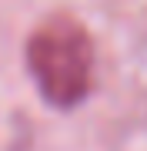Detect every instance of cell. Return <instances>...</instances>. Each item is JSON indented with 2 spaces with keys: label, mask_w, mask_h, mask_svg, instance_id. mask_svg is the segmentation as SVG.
<instances>
[{
  "label": "cell",
  "mask_w": 147,
  "mask_h": 151,
  "mask_svg": "<svg viewBox=\"0 0 147 151\" xmlns=\"http://www.w3.org/2000/svg\"><path fill=\"white\" fill-rule=\"evenodd\" d=\"M27 70L50 108H77L94 84V40L80 20L47 17L27 40Z\"/></svg>",
  "instance_id": "6da1fadb"
}]
</instances>
